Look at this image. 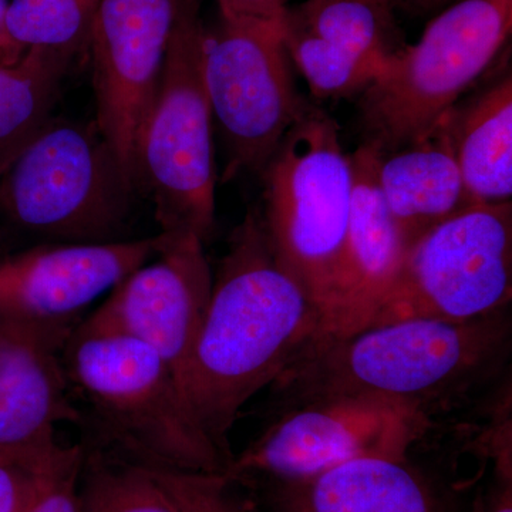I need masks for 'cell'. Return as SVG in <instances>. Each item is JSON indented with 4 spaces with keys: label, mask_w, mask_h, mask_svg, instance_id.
<instances>
[{
    "label": "cell",
    "mask_w": 512,
    "mask_h": 512,
    "mask_svg": "<svg viewBox=\"0 0 512 512\" xmlns=\"http://www.w3.org/2000/svg\"><path fill=\"white\" fill-rule=\"evenodd\" d=\"M320 313L279 264L261 215L231 238L185 367L181 389L195 420L228 458V434L245 403L275 383L318 338Z\"/></svg>",
    "instance_id": "obj_1"
},
{
    "label": "cell",
    "mask_w": 512,
    "mask_h": 512,
    "mask_svg": "<svg viewBox=\"0 0 512 512\" xmlns=\"http://www.w3.org/2000/svg\"><path fill=\"white\" fill-rule=\"evenodd\" d=\"M510 345L507 309L461 322L402 320L348 338L316 340L274 384L293 406L370 394L413 404L431 416L494 376Z\"/></svg>",
    "instance_id": "obj_2"
},
{
    "label": "cell",
    "mask_w": 512,
    "mask_h": 512,
    "mask_svg": "<svg viewBox=\"0 0 512 512\" xmlns=\"http://www.w3.org/2000/svg\"><path fill=\"white\" fill-rule=\"evenodd\" d=\"M70 387L119 453L147 466L225 473L229 460L195 420L173 369L126 336L74 329L64 350Z\"/></svg>",
    "instance_id": "obj_3"
},
{
    "label": "cell",
    "mask_w": 512,
    "mask_h": 512,
    "mask_svg": "<svg viewBox=\"0 0 512 512\" xmlns=\"http://www.w3.org/2000/svg\"><path fill=\"white\" fill-rule=\"evenodd\" d=\"M512 0H457L359 96L365 143L382 153L430 136L507 45Z\"/></svg>",
    "instance_id": "obj_4"
},
{
    "label": "cell",
    "mask_w": 512,
    "mask_h": 512,
    "mask_svg": "<svg viewBox=\"0 0 512 512\" xmlns=\"http://www.w3.org/2000/svg\"><path fill=\"white\" fill-rule=\"evenodd\" d=\"M262 222L279 264L320 313L328 308L352 212V157L338 124L309 106L264 170Z\"/></svg>",
    "instance_id": "obj_5"
},
{
    "label": "cell",
    "mask_w": 512,
    "mask_h": 512,
    "mask_svg": "<svg viewBox=\"0 0 512 512\" xmlns=\"http://www.w3.org/2000/svg\"><path fill=\"white\" fill-rule=\"evenodd\" d=\"M204 28L197 0H180L160 86L134 154L136 184L156 204L161 231L205 241L215 221L214 120L202 72Z\"/></svg>",
    "instance_id": "obj_6"
},
{
    "label": "cell",
    "mask_w": 512,
    "mask_h": 512,
    "mask_svg": "<svg viewBox=\"0 0 512 512\" xmlns=\"http://www.w3.org/2000/svg\"><path fill=\"white\" fill-rule=\"evenodd\" d=\"M134 187L96 126L50 117L0 170V207L35 234L123 241Z\"/></svg>",
    "instance_id": "obj_7"
},
{
    "label": "cell",
    "mask_w": 512,
    "mask_h": 512,
    "mask_svg": "<svg viewBox=\"0 0 512 512\" xmlns=\"http://www.w3.org/2000/svg\"><path fill=\"white\" fill-rule=\"evenodd\" d=\"M279 20L222 15L202 37V72L225 151L224 180L264 170L312 103L303 99Z\"/></svg>",
    "instance_id": "obj_8"
},
{
    "label": "cell",
    "mask_w": 512,
    "mask_h": 512,
    "mask_svg": "<svg viewBox=\"0 0 512 512\" xmlns=\"http://www.w3.org/2000/svg\"><path fill=\"white\" fill-rule=\"evenodd\" d=\"M512 296V204H476L407 252L366 329L412 319L471 320L505 311Z\"/></svg>",
    "instance_id": "obj_9"
},
{
    "label": "cell",
    "mask_w": 512,
    "mask_h": 512,
    "mask_svg": "<svg viewBox=\"0 0 512 512\" xmlns=\"http://www.w3.org/2000/svg\"><path fill=\"white\" fill-rule=\"evenodd\" d=\"M431 416L380 396H336L299 404L238 457L228 477L271 476L291 483L365 456L407 460L429 433Z\"/></svg>",
    "instance_id": "obj_10"
},
{
    "label": "cell",
    "mask_w": 512,
    "mask_h": 512,
    "mask_svg": "<svg viewBox=\"0 0 512 512\" xmlns=\"http://www.w3.org/2000/svg\"><path fill=\"white\" fill-rule=\"evenodd\" d=\"M178 6L180 0H97L93 16L87 50L94 126L134 184L137 137L160 86Z\"/></svg>",
    "instance_id": "obj_11"
},
{
    "label": "cell",
    "mask_w": 512,
    "mask_h": 512,
    "mask_svg": "<svg viewBox=\"0 0 512 512\" xmlns=\"http://www.w3.org/2000/svg\"><path fill=\"white\" fill-rule=\"evenodd\" d=\"M163 234L160 252L114 286L77 329L144 343L163 357L181 386L210 303L212 276L198 235Z\"/></svg>",
    "instance_id": "obj_12"
},
{
    "label": "cell",
    "mask_w": 512,
    "mask_h": 512,
    "mask_svg": "<svg viewBox=\"0 0 512 512\" xmlns=\"http://www.w3.org/2000/svg\"><path fill=\"white\" fill-rule=\"evenodd\" d=\"M289 59L316 99H352L406 43L393 10L373 0H303L279 18Z\"/></svg>",
    "instance_id": "obj_13"
},
{
    "label": "cell",
    "mask_w": 512,
    "mask_h": 512,
    "mask_svg": "<svg viewBox=\"0 0 512 512\" xmlns=\"http://www.w3.org/2000/svg\"><path fill=\"white\" fill-rule=\"evenodd\" d=\"M76 328V318L0 312V451L52 453L57 424L84 420L64 366Z\"/></svg>",
    "instance_id": "obj_14"
},
{
    "label": "cell",
    "mask_w": 512,
    "mask_h": 512,
    "mask_svg": "<svg viewBox=\"0 0 512 512\" xmlns=\"http://www.w3.org/2000/svg\"><path fill=\"white\" fill-rule=\"evenodd\" d=\"M164 234L123 241L39 247L0 262V312L76 318L127 275L153 259Z\"/></svg>",
    "instance_id": "obj_15"
},
{
    "label": "cell",
    "mask_w": 512,
    "mask_h": 512,
    "mask_svg": "<svg viewBox=\"0 0 512 512\" xmlns=\"http://www.w3.org/2000/svg\"><path fill=\"white\" fill-rule=\"evenodd\" d=\"M350 157L355 187L348 235L316 340L348 338L365 330L410 248L377 188L375 148L362 144Z\"/></svg>",
    "instance_id": "obj_16"
},
{
    "label": "cell",
    "mask_w": 512,
    "mask_h": 512,
    "mask_svg": "<svg viewBox=\"0 0 512 512\" xmlns=\"http://www.w3.org/2000/svg\"><path fill=\"white\" fill-rule=\"evenodd\" d=\"M375 153L377 188L410 247L430 229L476 205L440 126L409 146L389 153L375 148Z\"/></svg>",
    "instance_id": "obj_17"
},
{
    "label": "cell",
    "mask_w": 512,
    "mask_h": 512,
    "mask_svg": "<svg viewBox=\"0 0 512 512\" xmlns=\"http://www.w3.org/2000/svg\"><path fill=\"white\" fill-rule=\"evenodd\" d=\"M288 512H439L424 478L407 460L352 458L301 481L285 483Z\"/></svg>",
    "instance_id": "obj_18"
},
{
    "label": "cell",
    "mask_w": 512,
    "mask_h": 512,
    "mask_svg": "<svg viewBox=\"0 0 512 512\" xmlns=\"http://www.w3.org/2000/svg\"><path fill=\"white\" fill-rule=\"evenodd\" d=\"M474 204H500L512 195V74L460 100L439 124Z\"/></svg>",
    "instance_id": "obj_19"
},
{
    "label": "cell",
    "mask_w": 512,
    "mask_h": 512,
    "mask_svg": "<svg viewBox=\"0 0 512 512\" xmlns=\"http://www.w3.org/2000/svg\"><path fill=\"white\" fill-rule=\"evenodd\" d=\"M97 0H9L0 25V62L29 50L72 62L86 52Z\"/></svg>",
    "instance_id": "obj_20"
},
{
    "label": "cell",
    "mask_w": 512,
    "mask_h": 512,
    "mask_svg": "<svg viewBox=\"0 0 512 512\" xmlns=\"http://www.w3.org/2000/svg\"><path fill=\"white\" fill-rule=\"evenodd\" d=\"M69 64L39 50L15 63L0 62V170L50 119Z\"/></svg>",
    "instance_id": "obj_21"
},
{
    "label": "cell",
    "mask_w": 512,
    "mask_h": 512,
    "mask_svg": "<svg viewBox=\"0 0 512 512\" xmlns=\"http://www.w3.org/2000/svg\"><path fill=\"white\" fill-rule=\"evenodd\" d=\"M77 512H175L150 468L124 454L84 451Z\"/></svg>",
    "instance_id": "obj_22"
},
{
    "label": "cell",
    "mask_w": 512,
    "mask_h": 512,
    "mask_svg": "<svg viewBox=\"0 0 512 512\" xmlns=\"http://www.w3.org/2000/svg\"><path fill=\"white\" fill-rule=\"evenodd\" d=\"M147 467L170 498L175 512H256L235 490L234 478L225 473Z\"/></svg>",
    "instance_id": "obj_23"
},
{
    "label": "cell",
    "mask_w": 512,
    "mask_h": 512,
    "mask_svg": "<svg viewBox=\"0 0 512 512\" xmlns=\"http://www.w3.org/2000/svg\"><path fill=\"white\" fill-rule=\"evenodd\" d=\"M66 451L62 446L46 454L0 451V512H28Z\"/></svg>",
    "instance_id": "obj_24"
},
{
    "label": "cell",
    "mask_w": 512,
    "mask_h": 512,
    "mask_svg": "<svg viewBox=\"0 0 512 512\" xmlns=\"http://www.w3.org/2000/svg\"><path fill=\"white\" fill-rule=\"evenodd\" d=\"M83 457L82 446L67 447L55 473L28 512L79 511V478Z\"/></svg>",
    "instance_id": "obj_25"
},
{
    "label": "cell",
    "mask_w": 512,
    "mask_h": 512,
    "mask_svg": "<svg viewBox=\"0 0 512 512\" xmlns=\"http://www.w3.org/2000/svg\"><path fill=\"white\" fill-rule=\"evenodd\" d=\"M222 15L264 20H279L286 0H217Z\"/></svg>",
    "instance_id": "obj_26"
},
{
    "label": "cell",
    "mask_w": 512,
    "mask_h": 512,
    "mask_svg": "<svg viewBox=\"0 0 512 512\" xmlns=\"http://www.w3.org/2000/svg\"><path fill=\"white\" fill-rule=\"evenodd\" d=\"M501 481L484 512H512L511 470H500Z\"/></svg>",
    "instance_id": "obj_27"
},
{
    "label": "cell",
    "mask_w": 512,
    "mask_h": 512,
    "mask_svg": "<svg viewBox=\"0 0 512 512\" xmlns=\"http://www.w3.org/2000/svg\"><path fill=\"white\" fill-rule=\"evenodd\" d=\"M450 2H453V0H420L419 6L426 10H433L443 8V6H447Z\"/></svg>",
    "instance_id": "obj_28"
},
{
    "label": "cell",
    "mask_w": 512,
    "mask_h": 512,
    "mask_svg": "<svg viewBox=\"0 0 512 512\" xmlns=\"http://www.w3.org/2000/svg\"><path fill=\"white\" fill-rule=\"evenodd\" d=\"M373 2L380 3V5L393 10L396 6L406 5V3H417L419 5L420 0H373Z\"/></svg>",
    "instance_id": "obj_29"
},
{
    "label": "cell",
    "mask_w": 512,
    "mask_h": 512,
    "mask_svg": "<svg viewBox=\"0 0 512 512\" xmlns=\"http://www.w3.org/2000/svg\"><path fill=\"white\" fill-rule=\"evenodd\" d=\"M9 0H0V25H2L3 18H5L6 10H8Z\"/></svg>",
    "instance_id": "obj_30"
}]
</instances>
